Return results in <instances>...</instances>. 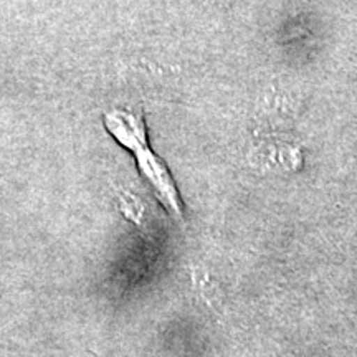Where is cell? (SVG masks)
I'll return each instance as SVG.
<instances>
[{"label": "cell", "mask_w": 357, "mask_h": 357, "mask_svg": "<svg viewBox=\"0 0 357 357\" xmlns=\"http://www.w3.org/2000/svg\"><path fill=\"white\" fill-rule=\"evenodd\" d=\"M105 126L121 146L131 151L137 160L142 177L149 182L160 202L166 205L174 217L182 220V204L166 164L149 149L146 126L139 116L126 111H109L105 116Z\"/></svg>", "instance_id": "1"}, {"label": "cell", "mask_w": 357, "mask_h": 357, "mask_svg": "<svg viewBox=\"0 0 357 357\" xmlns=\"http://www.w3.org/2000/svg\"><path fill=\"white\" fill-rule=\"evenodd\" d=\"M211 2H220V3H223V2H230V0H211Z\"/></svg>", "instance_id": "2"}]
</instances>
